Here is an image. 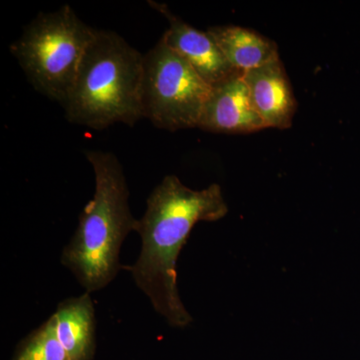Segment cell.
I'll return each mask as SVG.
<instances>
[{
	"mask_svg": "<svg viewBox=\"0 0 360 360\" xmlns=\"http://www.w3.org/2000/svg\"><path fill=\"white\" fill-rule=\"evenodd\" d=\"M227 212L219 184L193 191L175 175H167L149 195L146 212L137 221L135 231L141 238V251L129 269L156 311L174 328H184L193 321L177 290L180 251L194 225L217 221Z\"/></svg>",
	"mask_w": 360,
	"mask_h": 360,
	"instance_id": "6da1fadb",
	"label": "cell"
},
{
	"mask_svg": "<svg viewBox=\"0 0 360 360\" xmlns=\"http://www.w3.org/2000/svg\"><path fill=\"white\" fill-rule=\"evenodd\" d=\"M96 175V191L79 217L77 231L61 262L87 292L101 290L120 269V250L137 221L129 205V186L122 163L113 153H85Z\"/></svg>",
	"mask_w": 360,
	"mask_h": 360,
	"instance_id": "7a4b0ae2",
	"label": "cell"
},
{
	"mask_svg": "<svg viewBox=\"0 0 360 360\" xmlns=\"http://www.w3.org/2000/svg\"><path fill=\"white\" fill-rule=\"evenodd\" d=\"M143 65L144 54L118 33L96 30L63 105L68 120L96 130L134 127L144 118Z\"/></svg>",
	"mask_w": 360,
	"mask_h": 360,
	"instance_id": "3957f363",
	"label": "cell"
},
{
	"mask_svg": "<svg viewBox=\"0 0 360 360\" xmlns=\"http://www.w3.org/2000/svg\"><path fill=\"white\" fill-rule=\"evenodd\" d=\"M96 30L65 6L40 13L11 45V51L32 86L63 106Z\"/></svg>",
	"mask_w": 360,
	"mask_h": 360,
	"instance_id": "277c9868",
	"label": "cell"
},
{
	"mask_svg": "<svg viewBox=\"0 0 360 360\" xmlns=\"http://www.w3.org/2000/svg\"><path fill=\"white\" fill-rule=\"evenodd\" d=\"M212 89L161 37L144 54L143 116L158 129L168 131L198 129Z\"/></svg>",
	"mask_w": 360,
	"mask_h": 360,
	"instance_id": "5b68a950",
	"label": "cell"
},
{
	"mask_svg": "<svg viewBox=\"0 0 360 360\" xmlns=\"http://www.w3.org/2000/svg\"><path fill=\"white\" fill-rule=\"evenodd\" d=\"M148 6L167 18L169 27L161 39L187 61L210 86L224 82L239 71L224 58L208 32H200L175 15L167 4L149 0ZM243 73V72H241Z\"/></svg>",
	"mask_w": 360,
	"mask_h": 360,
	"instance_id": "8992f818",
	"label": "cell"
},
{
	"mask_svg": "<svg viewBox=\"0 0 360 360\" xmlns=\"http://www.w3.org/2000/svg\"><path fill=\"white\" fill-rule=\"evenodd\" d=\"M198 129L225 134H251L267 129L252 103L243 73L213 85Z\"/></svg>",
	"mask_w": 360,
	"mask_h": 360,
	"instance_id": "52a82bcc",
	"label": "cell"
},
{
	"mask_svg": "<svg viewBox=\"0 0 360 360\" xmlns=\"http://www.w3.org/2000/svg\"><path fill=\"white\" fill-rule=\"evenodd\" d=\"M243 77L252 103L267 129H290L297 103L281 58L246 71Z\"/></svg>",
	"mask_w": 360,
	"mask_h": 360,
	"instance_id": "ba28073f",
	"label": "cell"
},
{
	"mask_svg": "<svg viewBox=\"0 0 360 360\" xmlns=\"http://www.w3.org/2000/svg\"><path fill=\"white\" fill-rule=\"evenodd\" d=\"M229 65L239 72L255 70L279 59L278 47L274 40L238 25L208 28Z\"/></svg>",
	"mask_w": 360,
	"mask_h": 360,
	"instance_id": "9c48e42d",
	"label": "cell"
},
{
	"mask_svg": "<svg viewBox=\"0 0 360 360\" xmlns=\"http://www.w3.org/2000/svg\"><path fill=\"white\" fill-rule=\"evenodd\" d=\"M58 340L71 360H89L94 348V309L89 293L70 298L52 315Z\"/></svg>",
	"mask_w": 360,
	"mask_h": 360,
	"instance_id": "30bf717a",
	"label": "cell"
},
{
	"mask_svg": "<svg viewBox=\"0 0 360 360\" xmlns=\"http://www.w3.org/2000/svg\"><path fill=\"white\" fill-rule=\"evenodd\" d=\"M13 360H71L58 340L52 317L21 343Z\"/></svg>",
	"mask_w": 360,
	"mask_h": 360,
	"instance_id": "8fae6325",
	"label": "cell"
}]
</instances>
